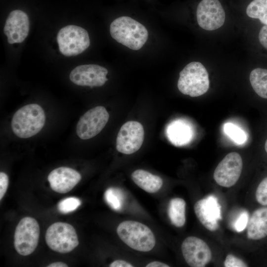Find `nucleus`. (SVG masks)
Wrapping results in <instances>:
<instances>
[{
	"instance_id": "nucleus-8",
	"label": "nucleus",
	"mask_w": 267,
	"mask_h": 267,
	"mask_svg": "<svg viewBox=\"0 0 267 267\" xmlns=\"http://www.w3.org/2000/svg\"><path fill=\"white\" fill-rule=\"evenodd\" d=\"M109 115L102 106L93 107L80 118L76 127L77 135L86 140L98 134L108 121Z\"/></svg>"
},
{
	"instance_id": "nucleus-18",
	"label": "nucleus",
	"mask_w": 267,
	"mask_h": 267,
	"mask_svg": "<svg viewBox=\"0 0 267 267\" xmlns=\"http://www.w3.org/2000/svg\"><path fill=\"white\" fill-rule=\"evenodd\" d=\"M131 178L138 187L150 193L158 192L163 185L162 179L160 177L141 169L134 171Z\"/></svg>"
},
{
	"instance_id": "nucleus-3",
	"label": "nucleus",
	"mask_w": 267,
	"mask_h": 267,
	"mask_svg": "<svg viewBox=\"0 0 267 267\" xmlns=\"http://www.w3.org/2000/svg\"><path fill=\"white\" fill-rule=\"evenodd\" d=\"M117 233L122 241L136 251L149 252L156 243L155 237L151 230L138 222H122L117 228Z\"/></svg>"
},
{
	"instance_id": "nucleus-21",
	"label": "nucleus",
	"mask_w": 267,
	"mask_h": 267,
	"mask_svg": "<svg viewBox=\"0 0 267 267\" xmlns=\"http://www.w3.org/2000/svg\"><path fill=\"white\" fill-rule=\"evenodd\" d=\"M168 133L170 140L176 145H182L188 142L191 135L189 127L180 121L171 125Z\"/></svg>"
},
{
	"instance_id": "nucleus-9",
	"label": "nucleus",
	"mask_w": 267,
	"mask_h": 267,
	"mask_svg": "<svg viewBox=\"0 0 267 267\" xmlns=\"http://www.w3.org/2000/svg\"><path fill=\"white\" fill-rule=\"evenodd\" d=\"M144 131L139 122L130 121L121 128L116 138V149L125 154H131L138 151L144 140Z\"/></svg>"
},
{
	"instance_id": "nucleus-29",
	"label": "nucleus",
	"mask_w": 267,
	"mask_h": 267,
	"mask_svg": "<svg viewBox=\"0 0 267 267\" xmlns=\"http://www.w3.org/2000/svg\"><path fill=\"white\" fill-rule=\"evenodd\" d=\"M8 176L3 172L0 173V199L4 195L8 185Z\"/></svg>"
},
{
	"instance_id": "nucleus-32",
	"label": "nucleus",
	"mask_w": 267,
	"mask_h": 267,
	"mask_svg": "<svg viewBox=\"0 0 267 267\" xmlns=\"http://www.w3.org/2000/svg\"><path fill=\"white\" fill-rule=\"evenodd\" d=\"M146 267H169L170 266L164 263L159 261H153L149 263Z\"/></svg>"
},
{
	"instance_id": "nucleus-27",
	"label": "nucleus",
	"mask_w": 267,
	"mask_h": 267,
	"mask_svg": "<svg viewBox=\"0 0 267 267\" xmlns=\"http://www.w3.org/2000/svg\"><path fill=\"white\" fill-rule=\"evenodd\" d=\"M249 214L246 211H243L235 221L233 227L238 232L242 231L247 226Z\"/></svg>"
},
{
	"instance_id": "nucleus-13",
	"label": "nucleus",
	"mask_w": 267,
	"mask_h": 267,
	"mask_svg": "<svg viewBox=\"0 0 267 267\" xmlns=\"http://www.w3.org/2000/svg\"><path fill=\"white\" fill-rule=\"evenodd\" d=\"M106 68L96 64L82 65L77 66L71 72L70 81L81 86L90 88L103 86L108 80Z\"/></svg>"
},
{
	"instance_id": "nucleus-23",
	"label": "nucleus",
	"mask_w": 267,
	"mask_h": 267,
	"mask_svg": "<svg viewBox=\"0 0 267 267\" xmlns=\"http://www.w3.org/2000/svg\"><path fill=\"white\" fill-rule=\"evenodd\" d=\"M104 199L114 210H120L123 205L125 195L123 191L116 187H110L104 193Z\"/></svg>"
},
{
	"instance_id": "nucleus-7",
	"label": "nucleus",
	"mask_w": 267,
	"mask_h": 267,
	"mask_svg": "<svg viewBox=\"0 0 267 267\" xmlns=\"http://www.w3.org/2000/svg\"><path fill=\"white\" fill-rule=\"evenodd\" d=\"M40 236V226L32 217L22 219L17 224L14 233V245L20 255L27 256L37 247Z\"/></svg>"
},
{
	"instance_id": "nucleus-15",
	"label": "nucleus",
	"mask_w": 267,
	"mask_h": 267,
	"mask_svg": "<svg viewBox=\"0 0 267 267\" xmlns=\"http://www.w3.org/2000/svg\"><path fill=\"white\" fill-rule=\"evenodd\" d=\"M30 23L27 14L21 10L12 11L8 15L3 32L10 44L21 43L28 35Z\"/></svg>"
},
{
	"instance_id": "nucleus-6",
	"label": "nucleus",
	"mask_w": 267,
	"mask_h": 267,
	"mask_svg": "<svg viewBox=\"0 0 267 267\" xmlns=\"http://www.w3.org/2000/svg\"><path fill=\"white\" fill-rule=\"evenodd\" d=\"M45 239L51 249L60 253L70 252L79 244L75 228L71 224L62 222L50 225L46 231Z\"/></svg>"
},
{
	"instance_id": "nucleus-22",
	"label": "nucleus",
	"mask_w": 267,
	"mask_h": 267,
	"mask_svg": "<svg viewBox=\"0 0 267 267\" xmlns=\"http://www.w3.org/2000/svg\"><path fill=\"white\" fill-rule=\"evenodd\" d=\"M246 14L253 18L258 19L267 25V0H253L247 6Z\"/></svg>"
},
{
	"instance_id": "nucleus-26",
	"label": "nucleus",
	"mask_w": 267,
	"mask_h": 267,
	"mask_svg": "<svg viewBox=\"0 0 267 267\" xmlns=\"http://www.w3.org/2000/svg\"><path fill=\"white\" fill-rule=\"evenodd\" d=\"M256 198L261 205L267 206V177L263 179L257 187Z\"/></svg>"
},
{
	"instance_id": "nucleus-19",
	"label": "nucleus",
	"mask_w": 267,
	"mask_h": 267,
	"mask_svg": "<svg viewBox=\"0 0 267 267\" xmlns=\"http://www.w3.org/2000/svg\"><path fill=\"white\" fill-rule=\"evenodd\" d=\"M186 203L180 198L172 199L169 204L168 214L172 223L178 227L183 226L186 221Z\"/></svg>"
},
{
	"instance_id": "nucleus-12",
	"label": "nucleus",
	"mask_w": 267,
	"mask_h": 267,
	"mask_svg": "<svg viewBox=\"0 0 267 267\" xmlns=\"http://www.w3.org/2000/svg\"><path fill=\"white\" fill-rule=\"evenodd\" d=\"M181 249L186 263L191 267H205L211 260L212 252L201 239L189 236L182 242Z\"/></svg>"
},
{
	"instance_id": "nucleus-25",
	"label": "nucleus",
	"mask_w": 267,
	"mask_h": 267,
	"mask_svg": "<svg viewBox=\"0 0 267 267\" xmlns=\"http://www.w3.org/2000/svg\"><path fill=\"white\" fill-rule=\"evenodd\" d=\"M81 204V201L77 197H70L61 200L57 205L58 211L68 214L75 211Z\"/></svg>"
},
{
	"instance_id": "nucleus-1",
	"label": "nucleus",
	"mask_w": 267,
	"mask_h": 267,
	"mask_svg": "<svg viewBox=\"0 0 267 267\" xmlns=\"http://www.w3.org/2000/svg\"><path fill=\"white\" fill-rule=\"evenodd\" d=\"M112 38L131 49L142 47L148 38V32L142 24L128 16H121L113 20L110 26Z\"/></svg>"
},
{
	"instance_id": "nucleus-11",
	"label": "nucleus",
	"mask_w": 267,
	"mask_h": 267,
	"mask_svg": "<svg viewBox=\"0 0 267 267\" xmlns=\"http://www.w3.org/2000/svg\"><path fill=\"white\" fill-rule=\"evenodd\" d=\"M196 18L200 27L212 31L223 25L225 14L219 0H202L197 7Z\"/></svg>"
},
{
	"instance_id": "nucleus-5",
	"label": "nucleus",
	"mask_w": 267,
	"mask_h": 267,
	"mask_svg": "<svg viewBox=\"0 0 267 267\" xmlns=\"http://www.w3.org/2000/svg\"><path fill=\"white\" fill-rule=\"evenodd\" d=\"M60 52L66 56L77 55L87 49L90 40L86 30L76 25H68L61 28L57 35Z\"/></svg>"
},
{
	"instance_id": "nucleus-10",
	"label": "nucleus",
	"mask_w": 267,
	"mask_h": 267,
	"mask_svg": "<svg viewBox=\"0 0 267 267\" xmlns=\"http://www.w3.org/2000/svg\"><path fill=\"white\" fill-rule=\"evenodd\" d=\"M243 163L236 152L227 154L219 163L213 175L216 182L220 186L230 187L238 180L242 172Z\"/></svg>"
},
{
	"instance_id": "nucleus-17",
	"label": "nucleus",
	"mask_w": 267,
	"mask_h": 267,
	"mask_svg": "<svg viewBox=\"0 0 267 267\" xmlns=\"http://www.w3.org/2000/svg\"><path fill=\"white\" fill-rule=\"evenodd\" d=\"M247 229V237L260 240L267 236V207L256 210L249 218Z\"/></svg>"
},
{
	"instance_id": "nucleus-34",
	"label": "nucleus",
	"mask_w": 267,
	"mask_h": 267,
	"mask_svg": "<svg viewBox=\"0 0 267 267\" xmlns=\"http://www.w3.org/2000/svg\"><path fill=\"white\" fill-rule=\"evenodd\" d=\"M265 150L266 151V152L267 153V139L266 141V142H265Z\"/></svg>"
},
{
	"instance_id": "nucleus-14",
	"label": "nucleus",
	"mask_w": 267,
	"mask_h": 267,
	"mask_svg": "<svg viewBox=\"0 0 267 267\" xmlns=\"http://www.w3.org/2000/svg\"><path fill=\"white\" fill-rule=\"evenodd\" d=\"M194 210L199 221L207 229L214 231L219 228L221 220V207L217 198L213 195L197 201Z\"/></svg>"
},
{
	"instance_id": "nucleus-4",
	"label": "nucleus",
	"mask_w": 267,
	"mask_h": 267,
	"mask_svg": "<svg viewBox=\"0 0 267 267\" xmlns=\"http://www.w3.org/2000/svg\"><path fill=\"white\" fill-rule=\"evenodd\" d=\"M209 85L208 72L199 62L188 63L179 73L178 88L183 94L191 97L199 96L208 91Z\"/></svg>"
},
{
	"instance_id": "nucleus-16",
	"label": "nucleus",
	"mask_w": 267,
	"mask_h": 267,
	"mask_svg": "<svg viewBox=\"0 0 267 267\" xmlns=\"http://www.w3.org/2000/svg\"><path fill=\"white\" fill-rule=\"evenodd\" d=\"M47 179L53 190L59 193H66L79 183L81 176L72 168L61 167L52 171Z\"/></svg>"
},
{
	"instance_id": "nucleus-20",
	"label": "nucleus",
	"mask_w": 267,
	"mask_h": 267,
	"mask_svg": "<svg viewBox=\"0 0 267 267\" xmlns=\"http://www.w3.org/2000/svg\"><path fill=\"white\" fill-rule=\"evenodd\" d=\"M249 79L255 92L259 96L267 99V69L258 68L253 70Z\"/></svg>"
},
{
	"instance_id": "nucleus-28",
	"label": "nucleus",
	"mask_w": 267,
	"mask_h": 267,
	"mask_svg": "<svg viewBox=\"0 0 267 267\" xmlns=\"http://www.w3.org/2000/svg\"><path fill=\"white\" fill-rule=\"evenodd\" d=\"M225 267H246L247 265L242 260L232 254H228L224 262Z\"/></svg>"
},
{
	"instance_id": "nucleus-31",
	"label": "nucleus",
	"mask_w": 267,
	"mask_h": 267,
	"mask_svg": "<svg viewBox=\"0 0 267 267\" xmlns=\"http://www.w3.org/2000/svg\"><path fill=\"white\" fill-rule=\"evenodd\" d=\"M110 267H133V265L126 261L117 260L113 261L110 265Z\"/></svg>"
},
{
	"instance_id": "nucleus-30",
	"label": "nucleus",
	"mask_w": 267,
	"mask_h": 267,
	"mask_svg": "<svg viewBox=\"0 0 267 267\" xmlns=\"http://www.w3.org/2000/svg\"><path fill=\"white\" fill-rule=\"evenodd\" d=\"M259 39L262 45L267 49V25L261 29L259 34Z\"/></svg>"
},
{
	"instance_id": "nucleus-33",
	"label": "nucleus",
	"mask_w": 267,
	"mask_h": 267,
	"mask_svg": "<svg viewBox=\"0 0 267 267\" xmlns=\"http://www.w3.org/2000/svg\"><path fill=\"white\" fill-rule=\"evenodd\" d=\"M47 267H67L68 266L61 262H55L49 264L47 266Z\"/></svg>"
},
{
	"instance_id": "nucleus-2",
	"label": "nucleus",
	"mask_w": 267,
	"mask_h": 267,
	"mask_svg": "<svg viewBox=\"0 0 267 267\" xmlns=\"http://www.w3.org/2000/svg\"><path fill=\"white\" fill-rule=\"evenodd\" d=\"M45 121L43 109L37 104H30L18 109L13 115L11 128L18 137L27 138L39 133Z\"/></svg>"
},
{
	"instance_id": "nucleus-24",
	"label": "nucleus",
	"mask_w": 267,
	"mask_h": 267,
	"mask_svg": "<svg viewBox=\"0 0 267 267\" xmlns=\"http://www.w3.org/2000/svg\"><path fill=\"white\" fill-rule=\"evenodd\" d=\"M224 131L226 134L237 144H243L246 140L245 132L232 123H226L224 126Z\"/></svg>"
}]
</instances>
